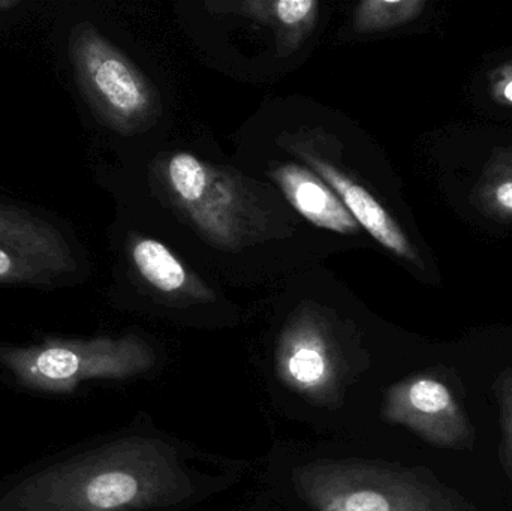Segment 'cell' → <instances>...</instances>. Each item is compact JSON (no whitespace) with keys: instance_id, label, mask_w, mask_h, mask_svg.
<instances>
[{"instance_id":"obj_1","label":"cell","mask_w":512,"mask_h":511,"mask_svg":"<svg viewBox=\"0 0 512 511\" xmlns=\"http://www.w3.org/2000/svg\"><path fill=\"white\" fill-rule=\"evenodd\" d=\"M194 495L173 447L131 437L51 465L0 498V511H147Z\"/></svg>"},{"instance_id":"obj_2","label":"cell","mask_w":512,"mask_h":511,"mask_svg":"<svg viewBox=\"0 0 512 511\" xmlns=\"http://www.w3.org/2000/svg\"><path fill=\"white\" fill-rule=\"evenodd\" d=\"M292 483L313 511H477L429 468L394 462L319 459L295 468Z\"/></svg>"},{"instance_id":"obj_3","label":"cell","mask_w":512,"mask_h":511,"mask_svg":"<svg viewBox=\"0 0 512 511\" xmlns=\"http://www.w3.org/2000/svg\"><path fill=\"white\" fill-rule=\"evenodd\" d=\"M152 347L137 336L48 339L33 347L0 348V363L23 386L45 393H71L89 380H126L155 365Z\"/></svg>"},{"instance_id":"obj_4","label":"cell","mask_w":512,"mask_h":511,"mask_svg":"<svg viewBox=\"0 0 512 511\" xmlns=\"http://www.w3.org/2000/svg\"><path fill=\"white\" fill-rule=\"evenodd\" d=\"M69 54L84 98L108 126L132 132L149 122L155 113L152 87L95 27L75 26Z\"/></svg>"},{"instance_id":"obj_5","label":"cell","mask_w":512,"mask_h":511,"mask_svg":"<svg viewBox=\"0 0 512 511\" xmlns=\"http://www.w3.org/2000/svg\"><path fill=\"white\" fill-rule=\"evenodd\" d=\"M460 375L451 369L415 372L385 390L381 417L441 450L472 452L477 431Z\"/></svg>"},{"instance_id":"obj_6","label":"cell","mask_w":512,"mask_h":511,"mask_svg":"<svg viewBox=\"0 0 512 511\" xmlns=\"http://www.w3.org/2000/svg\"><path fill=\"white\" fill-rule=\"evenodd\" d=\"M77 270L68 240L41 216L0 203V284L48 287Z\"/></svg>"},{"instance_id":"obj_7","label":"cell","mask_w":512,"mask_h":511,"mask_svg":"<svg viewBox=\"0 0 512 511\" xmlns=\"http://www.w3.org/2000/svg\"><path fill=\"white\" fill-rule=\"evenodd\" d=\"M276 374L301 398L319 407L336 408L342 404L351 372L327 330L315 318L301 317L280 336Z\"/></svg>"},{"instance_id":"obj_8","label":"cell","mask_w":512,"mask_h":511,"mask_svg":"<svg viewBox=\"0 0 512 511\" xmlns=\"http://www.w3.org/2000/svg\"><path fill=\"white\" fill-rule=\"evenodd\" d=\"M167 173L174 195L198 227L222 245H233L239 230L236 200L215 171L191 153H177Z\"/></svg>"},{"instance_id":"obj_9","label":"cell","mask_w":512,"mask_h":511,"mask_svg":"<svg viewBox=\"0 0 512 511\" xmlns=\"http://www.w3.org/2000/svg\"><path fill=\"white\" fill-rule=\"evenodd\" d=\"M301 158L309 162L310 167L322 177L327 185L336 192L343 206L351 213L358 225L364 228L373 239L378 240L382 246L393 251L400 257L414 258V251L409 245L405 234L399 225L391 219L387 210L367 192L363 186L357 185L345 174L337 171L333 165L319 161L307 152H300Z\"/></svg>"},{"instance_id":"obj_10","label":"cell","mask_w":512,"mask_h":511,"mask_svg":"<svg viewBox=\"0 0 512 511\" xmlns=\"http://www.w3.org/2000/svg\"><path fill=\"white\" fill-rule=\"evenodd\" d=\"M289 203L316 227L340 234L358 233L360 225L342 201L321 180L294 164L282 165L274 173Z\"/></svg>"},{"instance_id":"obj_11","label":"cell","mask_w":512,"mask_h":511,"mask_svg":"<svg viewBox=\"0 0 512 511\" xmlns=\"http://www.w3.org/2000/svg\"><path fill=\"white\" fill-rule=\"evenodd\" d=\"M132 261L140 275L156 290L173 294L188 287V273L173 252L153 239H143L132 246Z\"/></svg>"},{"instance_id":"obj_12","label":"cell","mask_w":512,"mask_h":511,"mask_svg":"<svg viewBox=\"0 0 512 511\" xmlns=\"http://www.w3.org/2000/svg\"><path fill=\"white\" fill-rule=\"evenodd\" d=\"M256 14L270 18L289 41L301 39L312 29L318 12V2L313 0H280V2L249 3Z\"/></svg>"},{"instance_id":"obj_13","label":"cell","mask_w":512,"mask_h":511,"mask_svg":"<svg viewBox=\"0 0 512 511\" xmlns=\"http://www.w3.org/2000/svg\"><path fill=\"white\" fill-rule=\"evenodd\" d=\"M423 2H387V0H367L360 3L354 12V27L357 32L369 33L376 30L399 26L420 14Z\"/></svg>"},{"instance_id":"obj_14","label":"cell","mask_w":512,"mask_h":511,"mask_svg":"<svg viewBox=\"0 0 512 511\" xmlns=\"http://www.w3.org/2000/svg\"><path fill=\"white\" fill-rule=\"evenodd\" d=\"M499 408V461L510 480L512 488V368L501 372L493 383Z\"/></svg>"},{"instance_id":"obj_15","label":"cell","mask_w":512,"mask_h":511,"mask_svg":"<svg viewBox=\"0 0 512 511\" xmlns=\"http://www.w3.org/2000/svg\"><path fill=\"white\" fill-rule=\"evenodd\" d=\"M496 197H498V201L502 206L512 210V182L499 186Z\"/></svg>"},{"instance_id":"obj_16","label":"cell","mask_w":512,"mask_h":511,"mask_svg":"<svg viewBox=\"0 0 512 511\" xmlns=\"http://www.w3.org/2000/svg\"><path fill=\"white\" fill-rule=\"evenodd\" d=\"M18 3H20L18 0H0V9H3V11H5V9H11L17 6Z\"/></svg>"},{"instance_id":"obj_17","label":"cell","mask_w":512,"mask_h":511,"mask_svg":"<svg viewBox=\"0 0 512 511\" xmlns=\"http://www.w3.org/2000/svg\"><path fill=\"white\" fill-rule=\"evenodd\" d=\"M504 95L505 98L510 99V101H512V81H510V83L507 84V87H505Z\"/></svg>"}]
</instances>
